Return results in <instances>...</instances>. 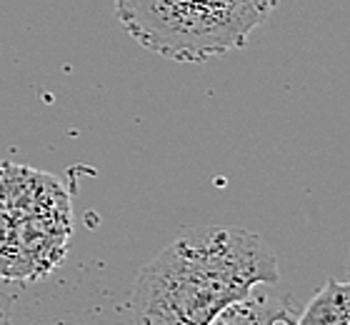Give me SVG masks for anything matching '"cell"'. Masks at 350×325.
<instances>
[{
	"label": "cell",
	"mask_w": 350,
	"mask_h": 325,
	"mask_svg": "<svg viewBox=\"0 0 350 325\" xmlns=\"http://www.w3.org/2000/svg\"><path fill=\"white\" fill-rule=\"evenodd\" d=\"M268 15L256 0H131L116 8L133 40L175 63H205L238 51Z\"/></svg>",
	"instance_id": "cell-3"
},
{
	"label": "cell",
	"mask_w": 350,
	"mask_h": 325,
	"mask_svg": "<svg viewBox=\"0 0 350 325\" xmlns=\"http://www.w3.org/2000/svg\"><path fill=\"white\" fill-rule=\"evenodd\" d=\"M256 3L262 8V10H268V13H273V10L278 8V3H280V0H256Z\"/></svg>",
	"instance_id": "cell-6"
},
{
	"label": "cell",
	"mask_w": 350,
	"mask_h": 325,
	"mask_svg": "<svg viewBox=\"0 0 350 325\" xmlns=\"http://www.w3.org/2000/svg\"><path fill=\"white\" fill-rule=\"evenodd\" d=\"M125 3H131V0H113V5H125Z\"/></svg>",
	"instance_id": "cell-7"
},
{
	"label": "cell",
	"mask_w": 350,
	"mask_h": 325,
	"mask_svg": "<svg viewBox=\"0 0 350 325\" xmlns=\"http://www.w3.org/2000/svg\"><path fill=\"white\" fill-rule=\"evenodd\" d=\"M73 238L70 195L55 175L0 163V281L38 283L63 263Z\"/></svg>",
	"instance_id": "cell-2"
},
{
	"label": "cell",
	"mask_w": 350,
	"mask_h": 325,
	"mask_svg": "<svg viewBox=\"0 0 350 325\" xmlns=\"http://www.w3.org/2000/svg\"><path fill=\"white\" fill-rule=\"evenodd\" d=\"M348 278H350V255H348Z\"/></svg>",
	"instance_id": "cell-8"
},
{
	"label": "cell",
	"mask_w": 350,
	"mask_h": 325,
	"mask_svg": "<svg viewBox=\"0 0 350 325\" xmlns=\"http://www.w3.org/2000/svg\"><path fill=\"white\" fill-rule=\"evenodd\" d=\"M280 268L260 235L233 225L185 228L138 275L133 290L138 325H211L223 308Z\"/></svg>",
	"instance_id": "cell-1"
},
{
	"label": "cell",
	"mask_w": 350,
	"mask_h": 325,
	"mask_svg": "<svg viewBox=\"0 0 350 325\" xmlns=\"http://www.w3.org/2000/svg\"><path fill=\"white\" fill-rule=\"evenodd\" d=\"M298 325H350V281L330 278L300 311Z\"/></svg>",
	"instance_id": "cell-5"
},
{
	"label": "cell",
	"mask_w": 350,
	"mask_h": 325,
	"mask_svg": "<svg viewBox=\"0 0 350 325\" xmlns=\"http://www.w3.org/2000/svg\"><path fill=\"white\" fill-rule=\"evenodd\" d=\"M298 315L300 308L288 290H280L278 283H262L248 296L223 308L211 325H278L280 320Z\"/></svg>",
	"instance_id": "cell-4"
}]
</instances>
